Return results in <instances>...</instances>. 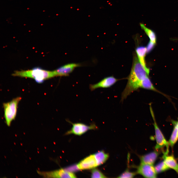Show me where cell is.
<instances>
[{"instance_id":"1","label":"cell","mask_w":178,"mask_h":178,"mask_svg":"<svg viewBox=\"0 0 178 178\" xmlns=\"http://www.w3.org/2000/svg\"><path fill=\"white\" fill-rule=\"evenodd\" d=\"M148 75L137 57H135L127 84L122 93L121 101H123L131 93L140 88L142 81Z\"/></svg>"},{"instance_id":"2","label":"cell","mask_w":178,"mask_h":178,"mask_svg":"<svg viewBox=\"0 0 178 178\" xmlns=\"http://www.w3.org/2000/svg\"><path fill=\"white\" fill-rule=\"evenodd\" d=\"M14 76L28 77L34 79L38 83H41L44 80L55 76L54 71H50L40 67L25 70L16 71L12 74Z\"/></svg>"},{"instance_id":"3","label":"cell","mask_w":178,"mask_h":178,"mask_svg":"<svg viewBox=\"0 0 178 178\" xmlns=\"http://www.w3.org/2000/svg\"><path fill=\"white\" fill-rule=\"evenodd\" d=\"M21 99V97H18L3 104L4 117L6 124L8 126L16 117L18 104Z\"/></svg>"},{"instance_id":"4","label":"cell","mask_w":178,"mask_h":178,"mask_svg":"<svg viewBox=\"0 0 178 178\" xmlns=\"http://www.w3.org/2000/svg\"><path fill=\"white\" fill-rule=\"evenodd\" d=\"M149 105L150 111L154 121L153 125L155 129V139L156 141L155 149L156 150H157L162 149L164 147H166L167 150L169 151V142L165 139L156 123L151 103H150Z\"/></svg>"},{"instance_id":"5","label":"cell","mask_w":178,"mask_h":178,"mask_svg":"<svg viewBox=\"0 0 178 178\" xmlns=\"http://www.w3.org/2000/svg\"><path fill=\"white\" fill-rule=\"evenodd\" d=\"M40 175L45 178H75V175L72 173L63 169L53 171L43 172L37 171Z\"/></svg>"},{"instance_id":"6","label":"cell","mask_w":178,"mask_h":178,"mask_svg":"<svg viewBox=\"0 0 178 178\" xmlns=\"http://www.w3.org/2000/svg\"><path fill=\"white\" fill-rule=\"evenodd\" d=\"M72 125L71 129L67 132V134H73L80 135L89 130L97 129V127L93 124L88 126L83 123H72Z\"/></svg>"},{"instance_id":"7","label":"cell","mask_w":178,"mask_h":178,"mask_svg":"<svg viewBox=\"0 0 178 178\" xmlns=\"http://www.w3.org/2000/svg\"><path fill=\"white\" fill-rule=\"evenodd\" d=\"M136 173L146 178L156 177V174L153 165L141 163L137 168Z\"/></svg>"},{"instance_id":"8","label":"cell","mask_w":178,"mask_h":178,"mask_svg":"<svg viewBox=\"0 0 178 178\" xmlns=\"http://www.w3.org/2000/svg\"><path fill=\"white\" fill-rule=\"evenodd\" d=\"M118 80L113 76H109L104 78L96 84L89 85V88L91 90L93 91L98 88H109L115 84Z\"/></svg>"},{"instance_id":"9","label":"cell","mask_w":178,"mask_h":178,"mask_svg":"<svg viewBox=\"0 0 178 178\" xmlns=\"http://www.w3.org/2000/svg\"><path fill=\"white\" fill-rule=\"evenodd\" d=\"M77 166L78 169L81 170L91 169L98 166L94 154L90 155L84 158Z\"/></svg>"},{"instance_id":"10","label":"cell","mask_w":178,"mask_h":178,"mask_svg":"<svg viewBox=\"0 0 178 178\" xmlns=\"http://www.w3.org/2000/svg\"><path fill=\"white\" fill-rule=\"evenodd\" d=\"M79 66V64L75 63H69L63 65L54 70L55 76H67L75 68Z\"/></svg>"},{"instance_id":"11","label":"cell","mask_w":178,"mask_h":178,"mask_svg":"<svg viewBox=\"0 0 178 178\" xmlns=\"http://www.w3.org/2000/svg\"><path fill=\"white\" fill-rule=\"evenodd\" d=\"M140 88L150 90L159 93L167 98L171 102V98L169 96L164 93L158 90L154 87L148 76H146L142 81L140 84Z\"/></svg>"},{"instance_id":"12","label":"cell","mask_w":178,"mask_h":178,"mask_svg":"<svg viewBox=\"0 0 178 178\" xmlns=\"http://www.w3.org/2000/svg\"><path fill=\"white\" fill-rule=\"evenodd\" d=\"M158 155V152L156 151L143 155L140 157L141 163L153 165Z\"/></svg>"},{"instance_id":"13","label":"cell","mask_w":178,"mask_h":178,"mask_svg":"<svg viewBox=\"0 0 178 178\" xmlns=\"http://www.w3.org/2000/svg\"><path fill=\"white\" fill-rule=\"evenodd\" d=\"M136 51L139 62L149 75L150 70L146 66L145 60V56L147 52L146 48L143 46H138L136 48Z\"/></svg>"},{"instance_id":"14","label":"cell","mask_w":178,"mask_h":178,"mask_svg":"<svg viewBox=\"0 0 178 178\" xmlns=\"http://www.w3.org/2000/svg\"><path fill=\"white\" fill-rule=\"evenodd\" d=\"M163 158L166 165L174 170L178 174V163L173 155L163 154Z\"/></svg>"},{"instance_id":"15","label":"cell","mask_w":178,"mask_h":178,"mask_svg":"<svg viewBox=\"0 0 178 178\" xmlns=\"http://www.w3.org/2000/svg\"><path fill=\"white\" fill-rule=\"evenodd\" d=\"M94 154L98 166L103 164L109 157V155L103 151H99Z\"/></svg>"},{"instance_id":"16","label":"cell","mask_w":178,"mask_h":178,"mask_svg":"<svg viewBox=\"0 0 178 178\" xmlns=\"http://www.w3.org/2000/svg\"><path fill=\"white\" fill-rule=\"evenodd\" d=\"M140 25L141 28L144 31L149 38L150 41L156 44V36L154 32L147 27L143 23H140Z\"/></svg>"},{"instance_id":"17","label":"cell","mask_w":178,"mask_h":178,"mask_svg":"<svg viewBox=\"0 0 178 178\" xmlns=\"http://www.w3.org/2000/svg\"><path fill=\"white\" fill-rule=\"evenodd\" d=\"M174 128L168 141L169 145L172 147L178 140V128L175 124H173Z\"/></svg>"},{"instance_id":"18","label":"cell","mask_w":178,"mask_h":178,"mask_svg":"<svg viewBox=\"0 0 178 178\" xmlns=\"http://www.w3.org/2000/svg\"><path fill=\"white\" fill-rule=\"evenodd\" d=\"M154 167L157 174L164 172L169 169L164 161L158 163Z\"/></svg>"},{"instance_id":"19","label":"cell","mask_w":178,"mask_h":178,"mask_svg":"<svg viewBox=\"0 0 178 178\" xmlns=\"http://www.w3.org/2000/svg\"><path fill=\"white\" fill-rule=\"evenodd\" d=\"M91 177L92 178H106V177L100 170L96 168H94L91 172Z\"/></svg>"},{"instance_id":"20","label":"cell","mask_w":178,"mask_h":178,"mask_svg":"<svg viewBox=\"0 0 178 178\" xmlns=\"http://www.w3.org/2000/svg\"><path fill=\"white\" fill-rule=\"evenodd\" d=\"M136 173L130 171L127 169L118 177V178H132L135 175Z\"/></svg>"},{"instance_id":"21","label":"cell","mask_w":178,"mask_h":178,"mask_svg":"<svg viewBox=\"0 0 178 178\" xmlns=\"http://www.w3.org/2000/svg\"><path fill=\"white\" fill-rule=\"evenodd\" d=\"M155 43L150 41L146 47V51L147 53L150 52L154 47Z\"/></svg>"}]
</instances>
